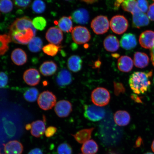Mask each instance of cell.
Returning <instances> with one entry per match:
<instances>
[{
	"label": "cell",
	"instance_id": "cell-57",
	"mask_svg": "<svg viewBox=\"0 0 154 154\" xmlns=\"http://www.w3.org/2000/svg\"><path fill=\"white\" fill-rule=\"evenodd\" d=\"M153 1H154V0H153Z\"/></svg>",
	"mask_w": 154,
	"mask_h": 154
},
{
	"label": "cell",
	"instance_id": "cell-35",
	"mask_svg": "<svg viewBox=\"0 0 154 154\" xmlns=\"http://www.w3.org/2000/svg\"><path fill=\"white\" fill-rule=\"evenodd\" d=\"M46 5L42 0H35L32 3V9L35 13L41 14L45 11Z\"/></svg>",
	"mask_w": 154,
	"mask_h": 154
},
{
	"label": "cell",
	"instance_id": "cell-30",
	"mask_svg": "<svg viewBox=\"0 0 154 154\" xmlns=\"http://www.w3.org/2000/svg\"><path fill=\"white\" fill-rule=\"evenodd\" d=\"M11 41L9 35L5 34L0 35V56L5 54L8 51L9 44Z\"/></svg>",
	"mask_w": 154,
	"mask_h": 154
},
{
	"label": "cell",
	"instance_id": "cell-48",
	"mask_svg": "<svg viewBox=\"0 0 154 154\" xmlns=\"http://www.w3.org/2000/svg\"><path fill=\"white\" fill-rule=\"evenodd\" d=\"M141 139L139 137L138 138L137 140V141L136 142V147H139V146H140V144H141Z\"/></svg>",
	"mask_w": 154,
	"mask_h": 154
},
{
	"label": "cell",
	"instance_id": "cell-25",
	"mask_svg": "<svg viewBox=\"0 0 154 154\" xmlns=\"http://www.w3.org/2000/svg\"><path fill=\"white\" fill-rule=\"evenodd\" d=\"M82 60L79 56L72 55L67 61V66L71 71L74 72H79L82 67Z\"/></svg>",
	"mask_w": 154,
	"mask_h": 154
},
{
	"label": "cell",
	"instance_id": "cell-32",
	"mask_svg": "<svg viewBox=\"0 0 154 154\" xmlns=\"http://www.w3.org/2000/svg\"><path fill=\"white\" fill-rule=\"evenodd\" d=\"M38 95V90L34 88H26L23 94L25 99L30 103L35 101L37 99Z\"/></svg>",
	"mask_w": 154,
	"mask_h": 154
},
{
	"label": "cell",
	"instance_id": "cell-3",
	"mask_svg": "<svg viewBox=\"0 0 154 154\" xmlns=\"http://www.w3.org/2000/svg\"><path fill=\"white\" fill-rule=\"evenodd\" d=\"M91 99L94 105L102 107L109 103L110 100V94L105 88H96L92 92Z\"/></svg>",
	"mask_w": 154,
	"mask_h": 154
},
{
	"label": "cell",
	"instance_id": "cell-9",
	"mask_svg": "<svg viewBox=\"0 0 154 154\" xmlns=\"http://www.w3.org/2000/svg\"><path fill=\"white\" fill-rule=\"evenodd\" d=\"M54 110L58 116L64 118L68 116L72 112V105L69 101L62 100L56 104Z\"/></svg>",
	"mask_w": 154,
	"mask_h": 154
},
{
	"label": "cell",
	"instance_id": "cell-14",
	"mask_svg": "<svg viewBox=\"0 0 154 154\" xmlns=\"http://www.w3.org/2000/svg\"><path fill=\"white\" fill-rule=\"evenodd\" d=\"M72 82V75L66 69H63L58 73L56 82L58 85L61 88L68 86Z\"/></svg>",
	"mask_w": 154,
	"mask_h": 154
},
{
	"label": "cell",
	"instance_id": "cell-56",
	"mask_svg": "<svg viewBox=\"0 0 154 154\" xmlns=\"http://www.w3.org/2000/svg\"><path fill=\"white\" fill-rule=\"evenodd\" d=\"M66 1H70V0H66Z\"/></svg>",
	"mask_w": 154,
	"mask_h": 154
},
{
	"label": "cell",
	"instance_id": "cell-39",
	"mask_svg": "<svg viewBox=\"0 0 154 154\" xmlns=\"http://www.w3.org/2000/svg\"><path fill=\"white\" fill-rule=\"evenodd\" d=\"M32 0H14L15 5L19 8H25L30 4Z\"/></svg>",
	"mask_w": 154,
	"mask_h": 154
},
{
	"label": "cell",
	"instance_id": "cell-19",
	"mask_svg": "<svg viewBox=\"0 0 154 154\" xmlns=\"http://www.w3.org/2000/svg\"><path fill=\"white\" fill-rule=\"evenodd\" d=\"M103 45L107 51L114 52L119 49L120 43L116 36L109 35L104 40Z\"/></svg>",
	"mask_w": 154,
	"mask_h": 154
},
{
	"label": "cell",
	"instance_id": "cell-28",
	"mask_svg": "<svg viewBox=\"0 0 154 154\" xmlns=\"http://www.w3.org/2000/svg\"><path fill=\"white\" fill-rule=\"evenodd\" d=\"M81 149L84 154H96L99 150V146L95 140H90L83 144Z\"/></svg>",
	"mask_w": 154,
	"mask_h": 154
},
{
	"label": "cell",
	"instance_id": "cell-45",
	"mask_svg": "<svg viewBox=\"0 0 154 154\" xmlns=\"http://www.w3.org/2000/svg\"><path fill=\"white\" fill-rule=\"evenodd\" d=\"M124 0H115L114 3V7L115 8H118L122 5Z\"/></svg>",
	"mask_w": 154,
	"mask_h": 154
},
{
	"label": "cell",
	"instance_id": "cell-12",
	"mask_svg": "<svg viewBox=\"0 0 154 154\" xmlns=\"http://www.w3.org/2000/svg\"><path fill=\"white\" fill-rule=\"evenodd\" d=\"M139 42L141 47L145 49H152L154 46V32L146 30L140 35Z\"/></svg>",
	"mask_w": 154,
	"mask_h": 154
},
{
	"label": "cell",
	"instance_id": "cell-40",
	"mask_svg": "<svg viewBox=\"0 0 154 154\" xmlns=\"http://www.w3.org/2000/svg\"><path fill=\"white\" fill-rule=\"evenodd\" d=\"M114 93L116 96H119L121 93H124L125 88L123 85L119 82H114Z\"/></svg>",
	"mask_w": 154,
	"mask_h": 154
},
{
	"label": "cell",
	"instance_id": "cell-34",
	"mask_svg": "<svg viewBox=\"0 0 154 154\" xmlns=\"http://www.w3.org/2000/svg\"><path fill=\"white\" fill-rule=\"evenodd\" d=\"M32 25L35 29L42 31L45 29L47 25V20L42 17H37L33 19Z\"/></svg>",
	"mask_w": 154,
	"mask_h": 154
},
{
	"label": "cell",
	"instance_id": "cell-15",
	"mask_svg": "<svg viewBox=\"0 0 154 154\" xmlns=\"http://www.w3.org/2000/svg\"><path fill=\"white\" fill-rule=\"evenodd\" d=\"M133 25L134 27L140 28L147 26L149 24V19L147 15L141 11H137L132 14Z\"/></svg>",
	"mask_w": 154,
	"mask_h": 154
},
{
	"label": "cell",
	"instance_id": "cell-53",
	"mask_svg": "<svg viewBox=\"0 0 154 154\" xmlns=\"http://www.w3.org/2000/svg\"><path fill=\"white\" fill-rule=\"evenodd\" d=\"M144 154H154L150 152H148L144 153Z\"/></svg>",
	"mask_w": 154,
	"mask_h": 154
},
{
	"label": "cell",
	"instance_id": "cell-26",
	"mask_svg": "<svg viewBox=\"0 0 154 154\" xmlns=\"http://www.w3.org/2000/svg\"><path fill=\"white\" fill-rule=\"evenodd\" d=\"M149 63V57L146 54L140 52H137L134 54V63L137 67L144 68L148 66Z\"/></svg>",
	"mask_w": 154,
	"mask_h": 154
},
{
	"label": "cell",
	"instance_id": "cell-2",
	"mask_svg": "<svg viewBox=\"0 0 154 154\" xmlns=\"http://www.w3.org/2000/svg\"><path fill=\"white\" fill-rule=\"evenodd\" d=\"M152 74V71L133 73L129 79V84L133 91L137 94H143L147 92L151 86L150 79Z\"/></svg>",
	"mask_w": 154,
	"mask_h": 154
},
{
	"label": "cell",
	"instance_id": "cell-17",
	"mask_svg": "<svg viewBox=\"0 0 154 154\" xmlns=\"http://www.w3.org/2000/svg\"><path fill=\"white\" fill-rule=\"evenodd\" d=\"M121 47L126 50H130L135 47L137 44L135 36L131 33L125 34L120 41Z\"/></svg>",
	"mask_w": 154,
	"mask_h": 154
},
{
	"label": "cell",
	"instance_id": "cell-38",
	"mask_svg": "<svg viewBox=\"0 0 154 154\" xmlns=\"http://www.w3.org/2000/svg\"><path fill=\"white\" fill-rule=\"evenodd\" d=\"M138 8L143 13L147 12L149 8V3L147 0H137Z\"/></svg>",
	"mask_w": 154,
	"mask_h": 154
},
{
	"label": "cell",
	"instance_id": "cell-18",
	"mask_svg": "<svg viewBox=\"0 0 154 154\" xmlns=\"http://www.w3.org/2000/svg\"><path fill=\"white\" fill-rule=\"evenodd\" d=\"M133 66V61L128 56H122L118 59L117 67L121 72H129L132 70Z\"/></svg>",
	"mask_w": 154,
	"mask_h": 154
},
{
	"label": "cell",
	"instance_id": "cell-6",
	"mask_svg": "<svg viewBox=\"0 0 154 154\" xmlns=\"http://www.w3.org/2000/svg\"><path fill=\"white\" fill-rule=\"evenodd\" d=\"M112 30L118 35L122 34L126 31L128 26V20L121 15H116L112 17L109 23Z\"/></svg>",
	"mask_w": 154,
	"mask_h": 154
},
{
	"label": "cell",
	"instance_id": "cell-52",
	"mask_svg": "<svg viewBox=\"0 0 154 154\" xmlns=\"http://www.w3.org/2000/svg\"><path fill=\"white\" fill-rule=\"evenodd\" d=\"M43 84H44V85L45 86L47 85V82L45 81L44 82Z\"/></svg>",
	"mask_w": 154,
	"mask_h": 154
},
{
	"label": "cell",
	"instance_id": "cell-22",
	"mask_svg": "<svg viewBox=\"0 0 154 154\" xmlns=\"http://www.w3.org/2000/svg\"><path fill=\"white\" fill-rule=\"evenodd\" d=\"M57 65L52 61L44 62L39 67L40 72L43 75L48 76L52 75L57 70Z\"/></svg>",
	"mask_w": 154,
	"mask_h": 154
},
{
	"label": "cell",
	"instance_id": "cell-58",
	"mask_svg": "<svg viewBox=\"0 0 154 154\" xmlns=\"http://www.w3.org/2000/svg\"></svg>",
	"mask_w": 154,
	"mask_h": 154
},
{
	"label": "cell",
	"instance_id": "cell-42",
	"mask_svg": "<svg viewBox=\"0 0 154 154\" xmlns=\"http://www.w3.org/2000/svg\"><path fill=\"white\" fill-rule=\"evenodd\" d=\"M57 128L55 127L50 126L45 131V135L46 137L49 138L52 137L57 132Z\"/></svg>",
	"mask_w": 154,
	"mask_h": 154
},
{
	"label": "cell",
	"instance_id": "cell-44",
	"mask_svg": "<svg viewBox=\"0 0 154 154\" xmlns=\"http://www.w3.org/2000/svg\"><path fill=\"white\" fill-rule=\"evenodd\" d=\"M28 154H43L42 150L39 148H35L32 149Z\"/></svg>",
	"mask_w": 154,
	"mask_h": 154
},
{
	"label": "cell",
	"instance_id": "cell-1",
	"mask_svg": "<svg viewBox=\"0 0 154 154\" xmlns=\"http://www.w3.org/2000/svg\"><path fill=\"white\" fill-rule=\"evenodd\" d=\"M36 34L32 21L28 17L17 18L10 27L9 35L11 40L17 44H28Z\"/></svg>",
	"mask_w": 154,
	"mask_h": 154
},
{
	"label": "cell",
	"instance_id": "cell-31",
	"mask_svg": "<svg viewBox=\"0 0 154 154\" xmlns=\"http://www.w3.org/2000/svg\"><path fill=\"white\" fill-rule=\"evenodd\" d=\"M43 42L41 38L34 37L31 40L28 44L29 50L32 53H38L43 48Z\"/></svg>",
	"mask_w": 154,
	"mask_h": 154
},
{
	"label": "cell",
	"instance_id": "cell-55",
	"mask_svg": "<svg viewBox=\"0 0 154 154\" xmlns=\"http://www.w3.org/2000/svg\"><path fill=\"white\" fill-rule=\"evenodd\" d=\"M0 154H3L1 152V150H0Z\"/></svg>",
	"mask_w": 154,
	"mask_h": 154
},
{
	"label": "cell",
	"instance_id": "cell-16",
	"mask_svg": "<svg viewBox=\"0 0 154 154\" xmlns=\"http://www.w3.org/2000/svg\"><path fill=\"white\" fill-rule=\"evenodd\" d=\"M11 57L13 62L18 66L24 65L28 60L26 53L20 48L14 49L11 53Z\"/></svg>",
	"mask_w": 154,
	"mask_h": 154
},
{
	"label": "cell",
	"instance_id": "cell-37",
	"mask_svg": "<svg viewBox=\"0 0 154 154\" xmlns=\"http://www.w3.org/2000/svg\"><path fill=\"white\" fill-rule=\"evenodd\" d=\"M57 153L58 154H72V148L69 144L63 143L58 146Z\"/></svg>",
	"mask_w": 154,
	"mask_h": 154
},
{
	"label": "cell",
	"instance_id": "cell-29",
	"mask_svg": "<svg viewBox=\"0 0 154 154\" xmlns=\"http://www.w3.org/2000/svg\"><path fill=\"white\" fill-rule=\"evenodd\" d=\"M121 7L125 11L130 12L132 14L140 11L138 8L136 0H124Z\"/></svg>",
	"mask_w": 154,
	"mask_h": 154
},
{
	"label": "cell",
	"instance_id": "cell-43",
	"mask_svg": "<svg viewBox=\"0 0 154 154\" xmlns=\"http://www.w3.org/2000/svg\"><path fill=\"white\" fill-rule=\"evenodd\" d=\"M147 15L150 20L154 21V3L149 6Z\"/></svg>",
	"mask_w": 154,
	"mask_h": 154
},
{
	"label": "cell",
	"instance_id": "cell-50",
	"mask_svg": "<svg viewBox=\"0 0 154 154\" xmlns=\"http://www.w3.org/2000/svg\"><path fill=\"white\" fill-rule=\"evenodd\" d=\"M25 128H26V129L27 130H31L32 128V124H26Z\"/></svg>",
	"mask_w": 154,
	"mask_h": 154
},
{
	"label": "cell",
	"instance_id": "cell-24",
	"mask_svg": "<svg viewBox=\"0 0 154 154\" xmlns=\"http://www.w3.org/2000/svg\"><path fill=\"white\" fill-rule=\"evenodd\" d=\"M45 121L42 120H37L32 123V128L31 134L32 136L36 138L41 137L45 132Z\"/></svg>",
	"mask_w": 154,
	"mask_h": 154
},
{
	"label": "cell",
	"instance_id": "cell-47",
	"mask_svg": "<svg viewBox=\"0 0 154 154\" xmlns=\"http://www.w3.org/2000/svg\"><path fill=\"white\" fill-rule=\"evenodd\" d=\"M151 60L152 63L154 66V46L151 50Z\"/></svg>",
	"mask_w": 154,
	"mask_h": 154
},
{
	"label": "cell",
	"instance_id": "cell-41",
	"mask_svg": "<svg viewBox=\"0 0 154 154\" xmlns=\"http://www.w3.org/2000/svg\"><path fill=\"white\" fill-rule=\"evenodd\" d=\"M8 78L6 73L0 72V88H5L8 84Z\"/></svg>",
	"mask_w": 154,
	"mask_h": 154
},
{
	"label": "cell",
	"instance_id": "cell-46",
	"mask_svg": "<svg viewBox=\"0 0 154 154\" xmlns=\"http://www.w3.org/2000/svg\"><path fill=\"white\" fill-rule=\"evenodd\" d=\"M131 97L132 99L134 100L135 101L137 102L138 103H142L141 100H140L139 97H138L137 95H135V94H132Z\"/></svg>",
	"mask_w": 154,
	"mask_h": 154
},
{
	"label": "cell",
	"instance_id": "cell-21",
	"mask_svg": "<svg viewBox=\"0 0 154 154\" xmlns=\"http://www.w3.org/2000/svg\"><path fill=\"white\" fill-rule=\"evenodd\" d=\"M94 129L95 128H94L84 129L79 131L75 134H72V135L79 143H84L91 138Z\"/></svg>",
	"mask_w": 154,
	"mask_h": 154
},
{
	"label": "cell",
	"instance_id": "cell-7",
	"mask_svg": "<svg viewBox=\"0 0 154 154\" xmlns=\"http://www.w3.org/2000/svg\"><path fill=\"white\" fill-rule=\"evenodd\" d=\"M72 39L75 43L82 44L87 43L91 38L90 32L85 27L81 26L75 27L72 32Z\"/></svg>",
	"mask_w": 154,
	"mask_h": 154
},
{
	"label": "cell",
	"instance_id": "cell-11",
	"mask_svg": "<svg viewBox=\"0 0 154 154\" xmlns=\"http://www.w3.org/2000/svg\"><path fill=\"white\" fill-rule=\"evenodd\" d=\"M23 78L25 82L28 85L35 86L39 83L41 77L37 70L35 69L31 68L25 71Z\"/></svg>",
	"mask_w": 154,
	"mask_h": 154
},
{
	"label": "cell",
	"instance_id": "cell-49",
	"mask_svg": "<svg viewBox=\"0 0 154 154\" xmlns=\"http://www.w3.org/2000/svg\"><path fill=\"white\" fill-rule=\"evenodd\" d=\"M82 1L88 3H92L95 2L97 0H82Z\"/></svg>",
	"mask_w": 154,
	"mask_h": 154
},
{
	"label": "cell",
	"instance_id": "cell-4",
	"mask_svg": "<svg viewBox=\"0 0 154 154\" xmlns=\"http://www.w3.org/2000/svg\"><path fill=\"white\" fill-rule=\"evenodd\" d=\"M84 116L88 120L96 122L105 117L106 111L103 107L94 105H86L85 106Z\"/></svg>",
	"mask_w": 154,
	"mask_h": 154
},
{
	"label": "cell",
	"instance_id": "cell-10",
	"mask_svg": "<svg viewBox=\"0 0 154 154\" xmlns=\"http://www.w3.org/2000/svg\"><path fill=\"white\" fill-rule=\"evenodd\" d=\"M46 38L50 43L56 45H59L63 39L62 31L55 27H52L46 32Z\"/></svg>",
	"mask_w": 154,
	"mask_h": 154
},
{
	"label": "cell",
	"instance_id": "cell-33",
	"mask_svg": "<svg viewBox=\"0 0 154 154\" xmlns=\"http://www.w3.org/2000/svg\"><path fill=\"white\" fill-rule=\"evenodd\" d=\"M60 49V46L50 44L44 46L42 48V50L46 54L50 56L54 57L57 54Z\"/></svg>",
	"mask_w": 154,
	"mask_h": 154
},
{
	"label": "cell",
	"instance_id": "cell-8",
	"mask_svg": "<svg viewBox=\"0 0 154 154\" xmlns=\"http://www.w3.org/2000/svg\"><path fill=\"white\" fill-rule=\"evenodd\" d=\"M91 28L96 34H103L106 32L109 29V23L106 17L100 15L92 20Z\"/></svg>",
	"mask_w": 154,
	"mask_h": 154
},
{
	"label": "cell",
	"instance_id": "cell-20",
	"mask_svg": "<svg viewBox=\"0 0 154 154\" xmlns=\"http://www.w3.org/2000/svg\"><path fill=\"white\" fill-rule=\"evenodd\" d=\"M114 119L116 124L117 125L120 126H125L129 124L131 117L128 112L119 110L115 113Z\"/></svg>",
	"mask_w": 154,
	"mask_h": 154
},
{
	"label": "cell",
	"instance_id": "cell-51",
	"mask_svg": "<svg viewBox=\"0 0 154 154\" xmlns=\"http://www.w3.org/2000/svg\"><path fill=\"white\" fill-rule=\"evenodd\" d=\"M151 149L152 151L154 152V140H153L152 143L151 145Z\"/></svg>",
	"mask_w": 154,
	"mask_h": 154
},
{
	"label": "cell",
	"instance_id": "cell-13",
	"mask_svg": "<svg viewBox=\"0 0 154 154\" xmlns=\"http://www.w3.org/2000/svg\"><path fill=\"white\" fill-rule=\"evenodd\" d=\"M3 145L5 154H22L23 151V146L18 140H11Z\"/></svg>",
	"mask_w": 154,
	"mask_h": 154
},
{
	"label": "cell",
	"instance_id": "cell-36",
	"mask_svg": "<svg viewBox=\"0 0 154 154\" xmlns=\"http://www.w3.org/2000/svg\"><path fill=\"white\" fill-rule=\"evenodd\" d=\"M13 3L11 0H0V11L4 13L11 12L13 9Z\"/></svg>",
	"mask_w": 154,
	"mask_h": 154
},
{
	"label": "cell",
	"instance_id": "cell-23",
	"mask_svg": "<svg viewBox=\"0 0 154 154\" xmlns=\"http://www.w3.org/2000/svg\"><path fill=\"white\" fill-rule=\"evenodd\" d=\"M72 18L76 23L85 24L88 22L89 15L86 9L81 8L75 11L72 14Z\"/></svg>",
	"mask_w": 154,
	"mask_h": 154
},
{
	"label": "cell",
	"instance_id": "cell-54",
	"mask_svg": "<svg viewBox=\"0 0 154 154\" xmlns=\"http://www.w3.org/2000/svg\"><path fill=\"white\" fill-rule=\"evenodd\" d=\"M153 84L154 85V76L153 79Z\"/></svg>",
	"mask_w": 154,
	"mask_h": 154
},
{
	"label": "cell",
	"instance_id": "cell-5",
	"mask_svg": "<svg viewBox=\"0 0 154 154\" xmlns=\"http://www.w3.org/2000/svg\"><path fill=\"white\" fill-rule=\"evenodd\" d=\"M57 97L53 92L49 91L42 92L38 96V103L39 107L44 110L51 109L56 104Z\"/></svg>",
	"mask_w": 154,
	"mask_h": 154
},
{
	"label": "cell",
	"instance_id": "cell-27",
	"mask_svg": "<svg viewBox=\"0 0 154 154\" xmlns=\"http://www.w3.org/2000/svg\"><path fill=\"white\" fill-rule=\"evenodd\" d=\"M57 26L62 31L66 32H72L73 29L72 17L70 16L62 17L58 22Z\"/></svg>",
	"mask_w": 154,
	"mask_h": 154
}]
</instances>
